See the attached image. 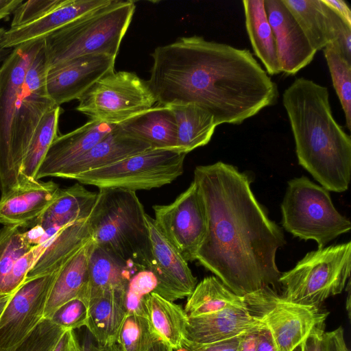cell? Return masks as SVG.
Masks as SVG:
<instances>
[{
    "label": "cell",
    "instance_id": "cell-1",
    "mask_svg": "<svg viewBox=\"0 0 351 351\" xmlns=\"http://www.w3.org/2000/svg\"><path fill=\"white\" fill-rule=\"evenodd\" d=\"M193 181L207 216L196 260L239 296L276 291L281 274L276 255L286 241L254 197L250 176L219 161L196 167Z\"/></svg>",
    "mask_w": 351,
    "mask_h": 351
},
{
    "label": "cell",
    "instance_id": "cell-2",
    "mask_svg": "<svg viewBox=\"0 0 351 351\" xmlns=\"http://www.w3.org/2000/svg\"><path fill=\"white\" fill-rule=\"evenodd\" d=\"M151 56L147 83L156 103L194 104L217 126L241 124L277 101L276 84L247 49L195 35L159 46Z\"/></svg>",
    "mask_w": 351,
    "mask_h": 351
},
{
    "label": "cell",
    "instance_id": "cell-3",
    "mask_svg": "<svg viewBox=\"0 0 351 351\" xmlns=\"http://www.w3.org/2000/svg\"><path fill=\"white\" fill-rule=\"evenodd\" d=\"M282 102L299 164L326 190L346 191L351 177V139L333 117L327 88L298 77L284 91Z\"/></svg>",
    "mask_w": 351,
    "mask_h": 351
},
{
    "label": "cell",
    "instance_id": "cell-4",
    "mask_svg": "<svg viewBox=\"0 0 351 351\" xmlns=\"http://www.w3.org/2000/svg\"><path fill=\"white\" fill-rule=\"evenodd\" d=\"M146 215L136 192L99 189L90 216L92 239L136 271L149 270L150 243Z\"/></svg>",
    "mask_w": 351,
    "mask_h": 351
},
{
    "label": "cell",
    "instance_id": "cell-5",
    "mask_svg": "<svg viewBox=\"0 0 351 351\" xmlns=\"http://www.w3.org/2000/svg\"><path fill=\"white\" fill-rule=\"evenodd\" d=\"M135 8L133 1L110 0L47 36L44 45L48 69L84 56L116 58Z\"/></svg>",
    "mask_w": 351,
    "mask_h": 351
},
{
    "label": "cell",
    "instance_id": "cell-6",
    "mask_svg": "<svg viewBox=\"0 0 351 351\" xmlns=\"http://www.w3.org/2000/svg\"><path fill=\"white\" fill-rule=\"evenodd\" d=\"M350 268V241L318 248L280 275L281 296L294 304L319 308L326 299L342 292Z\"/></svg>",
    "mask_w": 351,
    "mask_h": 351
},
{
    "label": "cell",
    "instance_id": "cell-7",
    "mask_svg": "<svg viewBox=\"0 0 351 351\" xmlns=\"http://www.w3.org/2000/svg\"><path fill=\"white\" fill-rule=\"evenodd\" d=\"M281 210L283 228L294 237L315 241L318 248L351 228L349 219L335 208L328 191L305 176L288 182Z\"/></svg>",
    "mask_w": 351,
    "mask_h": 351
},
{
    "label": "cell",
    "instance_id": "cell-8",
    "mask_svg": "<svg viewBox=\"0 0 351 351\" xmlns=\"http://www.w3.org/2000/svg\"><path fill=\"white\" fill-rule=\"evenodd\" d=\"M186 155L173 150L149 149L110 165L82 173L73 180L99 189L149 190L170 184L180 176Z\"/></svg>",
    "mask_w": 351,
    "mask_h": 351
},
{
    "label": "cell",
    "instance_id": "cell-9",
    "mask_svg": "<svg viewBox=\"0 0 351 351\" xmlns=\"http://www.w3.org/2000/svg\"><path fill=\"white\" fill-rule=\"evenodd\" d=\"M76 110L90 121L120 123L156 103L147 81L135 73L112 71L99 79L78 99Z\"/></svg>",
    "mask_w": 351,
    "mask_h": 351
},
{
    "label": "cell",
    "instance_id": "cell-10",
    "mask_svg": "<svg viewBox=\"0 0 351 351\" xmlns=\"http://www.w3.org/2000/svg\"><path fill=\"white\" fill-rule=\"evenodd\" d=\"M44 39L11 49L0 66L1 195L23 184L13 160V135L18 101L29 65Z\"/></svg>",
    "mask_w": 351,
    "mask_h": 351
},
{
    "label": "cell",
    "instance_id": "cell-11",
    "mask_svg": "<svg viewBox=\"0 0 351 351\" xmlns=\"http://www.w3.org/2000/svg\"><path fill=\"white\" fill-rule=\"evenodd\" d=\"M243 298L250 314L267 326L279 351H293L328 315L290 302L269 288Z\"/></svg>",
    "mask_w": 351,
    "mask_h": 351
},
{
    "label": "cell",
    "instance_id": "cell-12",
    "mask_svg": "<svg viewBox=\"0 0 351 351\" xmlns=\"http://www.w3.org/2000/svg\"><path fill=\"white\" fill-rule=\"evenodd\" d=\"M154 221L163 235L186 261L196 260L207 228L205 204L197 185L190 186L166 205L153 206Z\"/></svg>",
    "mask_w": 351,
    "mask_h": 351
},
{
    "label": "cell",
    "instance_id": "cell-13",
    "mask_svg": "<svg viewBox=\"0 0 351 351\" xmlns=\"http://www.w3.org/2000/svg\"><path fill=\"white\" fill-rule=\"evenodd\" d=\"M47 71L43 40L27 69L18 101L14 121L13 160L21 178L23 160L35 130L44 115L53 108L58 106L47 91Z\"/></svg>",
    "mask_w": 351,
    "mask_h": 351
},
{
    "label": "cell",
    "instance_id": "cell-14",
    "mask_svg": "<svg viewBox=\"0 0 351 351\" xmlns=\"http://www.w3.org/2000/svg\"><path fill=\"white\" fill-rule=\"evenodd\" d=\"M57 271L25 280L11 295L0 316V351H12L44 318Z\"/></svg>",
    "mask_w": 351,
    "mask_h": 351
},
{
    "label": "cell",
    "instance_id": "cell-15",
    "mask_svg": "<svg viewBox=\"0 0 351 351\" xmlns=\"http://www.w3.org/2000/svg\"><path fill=\"white\" fill-rule=\"evenodd\" d=\"M150 243L149 270L156 278V293L173 302L189 297L197 285L187 261L158 228L153 217L146 215Z\"/></svg>",
    "mask_w": 351,
    "mask_h": 351
},
{
    "label": "cell",
    "instance_id": "cell-16",
    "mask_svg": "<svg viewBox=\"0 0 351 351\" xmlns=\"http://www.w3.org/2000/svg\"><path fill=\"white\" fill-rule=\"evenodd\" d=\"M116 58L105 54L80 56L48 69L47 91L56 106L78 99L95 82L114 71Z\"/></svg>",
    "mask_w": 351,
    "mask_h": 351
},
{
    "label": "cell",
    "instance_id": "cell-17",
    "mask_svg": "<svg viewBox=\"0 0 351 351\" xmlns=\"http://www.w3.org/2000/svg\"><path fill=\"white\" fill-rule=\"evenodd\" d=\"M264 4L275 38L280 71L295 75L312 62L317 51L282 0H264Z\"/></svg>",
    "mask_w": 351,
    "mask_h": 351
},
{
    "label": "cell",
    "instance_id": "cell-18",
    "mask_svg": "<svg viewBox=\"0 0 351 351\" xmlns=\"http://www.w3.org/2000/svg\"><path fill=\"white\" fill-rule=\"evenodd\" d=\"M116 125L89 120L69 133L58 135L39 167L36 180L56 177L62 169L91 149Z\"/></svg>",
    "mask_w": 351,
    "mask_h": 351
},
{
    "label": "cell",
    "instance_id": "cell-19",
    "mask_svg": "<svg viewBox=\"0 0 351 351\" xmlns=\"http://www.w3.org/2000/svg\"><path fill=\"white\" fill-rule=\"evenodd\" d=\"M58 185L38 180L20 185L0 197V224L26 227L46 210Z\"/></svg>",
    "mask_w": 351,
    "mask_h": 351
},
{
    "label": "cell",
    "instance_id": "cell-20",
    "mask_svg": "<svg viewBox=\"0 0 351 351\" xmlns=\"http://www.w3.org/2000/svg\"><path fill=\"white\" fill-rule=\"evenodd\" d=\"M258 322L250 314L246 303L230 306L212 313L188 316L184 339L197 343L221 341L245 332Z\"/></svg>",
    "mask_w": 351,
    "mask_h": 351
},
{
    "label": "cell",
    "instance_id": "cell-21",
    "mask_svg": "<svg viewBox=\"0 0 351 351\" xmlns=\"http://www.w3.org/2000/svg\"><path fill=\"white\" fill-rule=\"evenodd\" d=\"M149 149V145L123 133L117 124L110 133L62 169L56 177L73 180L82 173L110 165Z\"/></svg>",
    "mask_w": 351,
    "mask_h": 351
},
{
    "label": "cell",
    "instance_id": "cell-22",
    "mask_svg": "<svg viewBox=\"0 0 351 351\" xmlns=\"http://www.w3.org/2000/svg\"><path fill=\"white\" fill-rule=\"evenodd\" d=\"M110 0H63L55 9L28 25L6 30L1 47L12 49L19 45L42 40L62 27L98 8Z\"/></svg>",
    "mask_w": 351,
    "mask_h": 351
},
{
    "label": "cell",
    "instance_id": "cell-23",
    "mask_svg": "<svg viewBox=\"0 0 351 351\" xmlns=\"http://www.w3.org/2000/svg\"><path fill=\"white\" fill-rule=\"evenodd\" d=\"M91 239L73 254L58 270L50 289L44 311V318L66 302L80 298L88 306V258Z\"/></svg>",
    "mask_w": 351,
    "mask_h": 351
},
{
    "label": "cell",
    "instance_id": "cell-24",
    "mask_svg": "<svg viewBox=\"0 0 351 351\" xmlns=\"http://www.w3.org/2000/svg\"><path fill=\"white\" fill-rule=\"evenodd\" d=\"M97 198V192L88 191L80 183L64 189L59 188L46 210L26 228L38 225L45 232L54 235L63 227L88 218Z\"/></svg>",
    "mask_w": 351,
    "mask_h": 351
},
{
    "label": "cell",
    "instance_id": "cell-25",
    "mask_svg": "<svg viewBox=\"0 0 351 351\" xmlns=\"http://www.w3.org/2000/svg\"><path fill=\"white\" fill-rule=\"evenodd\" d=\"M90 216L58 230L27 273L26 280L56 272L79 249L92 239Z\"/></svg>",
    "mask_w": 351,
    "mask_h": 351
},
{
    "label": "cell",
    "instance_id": "cell-26",
    "mask_svg": "<svg viewBox=\"0 0 351 351\" xmlns=\"http://www.w3.org/2000/svg\"><path fill=\"white\" fill-rule=\"evenodd\" d=\"M117 127L127 135L147 143L152 149L175 151L176 124L167 106H153L118 123Z\"/></svg>",
    "mask_w": 351,
    "mask_h": 351
},
{
    "label": "cell",
    "instance_id": "cell-27",
    "mask_svg": "<svg viewBox=\"0 0 351 351\" xmlns=\"http://www.w3.org/2000/svg\"><path fill=\"white\" fill-rule=\"evenodd\" d=\"M304 35L316 50L334 41L341 19L322 0H282Z\"/></svg>",
    "mask_w": 351,
    "mask_h": 351
},
{
    "label": "cell",
    "instance_id": "cell-28",
    "mask_svg": "<svg viewBox=\"0 0 351 351\" xmlns=\"http://www.w3.org/2000/svg\"><path fill=\"white\" fill-rule=\"evenodd\" d=\"M126 289L106 290L89 300L86 327L99 344L117 339L127 315L124 304Z\"/></svg>",
    "mask_w": 351,
    "mask_h": 351
},
{
    "label": "cell",
    "instance_id": "cell-29",
    "mask_svg": "<svg viewBox=\"0 0 351 351\" xmlns=\"http://www.w3.org/2000/svg\"><path fill=\"white\" fill-rule=\"evenodd\" d=\"M167 106L171 110L176 124V152L186 154L209 143L217 127L210 113L194 104Z\"/></svg>",
    "mask_w": 351,
    "mask_h": 351
},
{
    "label": "cell",
    "instance_id": "cell-30",
    "mask_svg": "<svg viewBox=\"0 0 351 351\" xmlns=\"http://www.w3.org/2000/svg\"><path fill=\"white\" fill-rule=\"evenodd\" d=\"M135 271L93 241L88 258L89 300L106 290L126 289Z\"/></svg>",
    "mask_w": 351,
    "mask_h": 351
},
{
    "label": "cell",
    "instance_id": "cell-31",
    "mask_svg": "<svg viewBox=\"0 0 351 351\" xmlns=\"http://www.w3.org/2000/svg\"><path fill=\"white\" fill-rule=\"evenodd\" d=\"M245 27L255 55L271 75L281 72L275 38L269 23L264 0L243 1Z\"/></svg>",
    "mask_w": 351,
    "mask_h": 351
},
{
    "label": "cell",
    "instance_id": "cell-32",
    "mask_svg": "<svg viewBox=\"0 0 351 351\" xmlns=\"http://www.w3.org/2000/svg\"><path fill=\"white\" fill-rule=\"evenodd\" d=\"M147 318L160 339L173 350H181L188 315L180 305L156 293L144 298Z\"/></svg>",
    "mask_w": 351,
    "mask_h": 351
},
{
    "label": "cell",
    "instance_id": "cell-33",
    "mask_svg": "<svg viewBox=\"0 0 351 351\" xmlns=\"http://www.w3.org/2000/svg\"><path fill=\"white\" fill-rule=\"evenodd\" d=\"M187 298L184 311L189 317L212 313L245 303L243 297L233 293L215 276L204 278Z\"/></svg>",
    "mask_w": 351,
    "mask_h": 351
},
{
    "label": "cell",
    "instance_id": "cell-34",
    "mask_svg": "<svg viewBox=\"0 0 351 351\" xmlns=\"http://www.w3.org/2000/svg\"><path fill=\"white\" fill-rule=\"evenodd\" d=\"M60 106L49 110L40 121L23 160L21 176L24 184L36 181V175L49 147L58 136Z\"/></svg>",
    "mask_w": 351,
    "mask_h": 351
},
{
    "label": "cell",
    "instance_id": "cell-35",
    "mask_svg": "<svg viewBox=\"0 0 351 351\" xmlns=\"http://www.w3.org/2000/svg\"><path fill=\"white\" fill-rule=\"evenodd\" d=\"M323 51L331 75L332 84L345 114L346 127L351 129V63L329 43Z\"/></svg>",
    "mask_w": 351,
    "mask_h": 351
},
{
    "label": "cell",
    "instance_id": "cell-36",
    "mask_svg": "<svg viewBox=\"0 0 351 351\" xmlns=\"http://www.w3.org/2000/svg\"><path fill=\"white\" fill-rule=\"evenodd\" d=\"M124 351H148L160 340L148 319L136 315H127L117 337Z\"/></svg>",
    "mask_w": 351,
    "mask_h": 351
},
{
    "label": "cell",
    "instance_id": "cell-37",
    "mask_svg": "<svg viewBox=\"0 0 351 351\" xmlns=\"http://www.w3.org/2000/svg\"><path fill=\"white\" fill-rule=\"evenodd\" d=\"M24 228L3 226L0 230V298L5 282L17 259L32 247L23 237Z\"/></svg>",
    "mask_w": 351,
    "mask_h": 351
},
{
    "label": "cell",
    "instance_id": "cell-38",
    "mask_svg": "<svg viewBox=\"0 0 351 351\" xmlns=\"http://www.w3.org/2000/svg\"><path fill=\"white\" fill-rule=\"evenodd\" d=\"M66 330L43 318L12 351H53Z\"/></svg>",
    "mask_w": 351,
    "mask_h": 351
},
{
    "label": "cell",
    "instance_id": "cell-39",
    "mask_svg": "<svg viewBox=\"0 0 351 351\" xmlns=\"http://www.w3.org/2000/svg\"><path fill=\"white\" fill-rule=\"evenodd\" d=\"M88 318V304L80 298L71 300L58 307L50 319L65 330L86 326Z\"/></svg>",
    "mask_w": 351,
    "mask_h": 351
},
{
    "label": "cell",
    "instance_id": "cell-40",
    "mask_svg": "<svg viewBox=\"0 0 351 351\" xmlns=\"http://www.w3.org/2000/svg\"><path fill=\"white\" fill-rule=\"evenodd\" d=\"M63 0H31L22 1L14 10L10 28L33 23L58 7Z\"/></svg>",
    "mask_w": 351,
    "mask_h": 351
},
{
    "label": "cell",
    "instance_id": "cell-41",
    "mask_svg": "<svg viewBox=\"0 0 351 351\" xmlns=\"http://www.w3.org/2000/svg\"><path fill=\"white\" fill-rule=\"evenodd\" d=\"M243 333L208 343H197L184 339L182 349L184 351H238Z\"/></svg>",
    "mask_w": 351,
    "mask_h": 351
},
{
    "label": "cell",
    "instance_id": "cell-42",
    "mask_svg": "<svg viewBox=\"0 0 351 351\" xmlns=\"http://www.w3.org/2000/svg\"><path fill=\"white\" fill-rule=\"evenodd\" d=\"M158 282L154 274L149 270L136 272L130 279L128 288L145 296L156 293Z\"/></svg>",
    "mask_w": 351,
    "mask_h": 351
},
{
    "label": "cell",
    "instance_id": "cell-43",
    "mask_svg": "<svg viewBox=\"0 0 351 351\" xmlns=\"http://www.w3.org/2000/svg\"><path fill=\"white\" fill-rule=\"evenodd\" d=\"M325 324L317 326L293 351H326Z\"/></svg>",
    "mask_w": 351,
    "mask_h": 351
},
{
    "label": "cell",
    "instance_id": "cell-44",
    "mask_svg": "<svg viewBox=\"0 0 351 351\" xmlns=\"http://www.w3.org/2000/svg\"><path fill=\"white\" fill-rule=\"evenodd\" d=\"M144 298L145 296L127 287L124 295L127 315H136L147 317Z\"/></svg>",
    "mask_w": 351,
    "mask_h": 351
},
{
    "label": "cell",
    "instance_id": "cell-45",
    "mask_svg": "<svg viewBox=\"0 0 351 351\" xmlns=\"http://www.w3.org/2000/svg\"><path fill=\"white\" fill-rule=\"evenodd\" d=\"M255 351H279L270 330L261 321L257 329Z\"/></svg>",
    "mask_w": 351,
    "mask_h": 351
},
{
    "label": "cell",
    "instance_id": "cell-46",
    "mask_svg": "<svg viewBox=\"0 0 351 351\" xmlns=\"http://www.w3.org/2000/svg\"><path fill=\"white\" fill-rule=\"evenodd\" d=\"M343 334L341 326L332 331L325 332L326 351H350L346 343Z\"/></svg>",
    "mask_w": 351,
    "mask_h": 351
},
{
    "label": "cell",
    "instance_id": "cell-47",
    "mask_svg": "<svg viewBox=\"0 0 351 351\" xmlns=\"http://www.w3.org/2000/svg\"><path fill=\"white\" fill-rule=\"evenodd\" d=\"M53 351H81V344L79 343L74 330H66Z\"/></svg>",
    "mask_w": 351,
    "mask_h": 351
},
{
    "label": "cell",
    "instance_id": "cell-48",
    "mask_svg": "<svg viewBox=\"0 0 351 351\" xmlns=\"http://www.w3.org/2000/svg\"><path fill=\"white\" fill-rule=\"evenodd\" d=\"M322 1L343 21L351 25V10L346 1L343 0H322Z\"/></svg>",
    "mask_w": 351,
    "mask_h": 351
},
{
    "label": "cell",
    "instance_id": "cell-49",
    "mask_svg": "<svg viewBox=\"0 0 351 351\" xmlns=\"http://www.w3.org/2000/svg\"><path fill=\"white\" fill-rule=\"evenodd\" d=\"M259 323L260 321L255 326L243 334L238 351H255L256 332Z\"/></svg>",
    "mask_w": 351,
    "mask_h": 351
},
{
    "label": "cell",
    "instance_id": "cell-50",
    "mask_svg": "<svg viewBox=\"0 0 351 351\" xmlns=\"http://www.w3.org/2000/svg\"><path fill=\"white\" fill-rule=\"evenodd\" d=\"M22 1L21 0H0V20L13 13Z\"/></svg>",
    "mask_w": 351,
    "mask_h": 351
},
{
    "label": "cell",
    "instance_id": "cell-51",
    "mask_svg": "<svg viewBox=\"0 0 351 351\" xmlns=\"http://www.w3.org/2000/svg\"><path fill=\"white\" fill-rule=\"evenodd\" d=\"M81 351H99L97 340L87 329L83 335Z\"/></svg>",
    "mask_w": 351,
    "mask_h": 351
},
{
    "label": "cell",
    "instance_id": "cell-52",
    "mask_svg": "<svg viewBox=\"0 0 351 351\" xmlns=\"http://www.w3.org/2000/svg\"><path fill=\"white\" fill-rule=\"evenodd\" d=\"M99 351H124L117 339H112L104 343L99 344Z\"/></svg>",
    "mask_w": 351,
    "mask_h": 351
},
{
    "label": "cell",
    "instance_id": "cell-53",
    "mask_svg": "<svg viewBox=\"0 0 351 351\" xmlns=\"http://www.w3.org/2000/svg\"><path fill=\"white\" fill-rule=\"evenodd\" d=\"M173 350L161 340L156 342L148 351H173Z\"/></svg>",
    "mask_w": 351,
    "mask_h": 351
},
{
    "label": "cell",
    "instance_id": "cell-54",
    "mask_svg": "<svg viewBox=\"0 0 351 351\" xmlns=\"http://www.w3.org/2000/svg\"><path fill=\"white\" fill-rule=\"evenodd\" d=\"M11 295H5V296L0 298V316L2 314L7 304L8 303L10 298L11 297Z\"/></svg>",
    "mask_w": 351,
    "mask_h": 351
},
{
    "label": "cell",
    "instance_id": "cell-55",
    "mask_svg": "<svg viewBox=\"0 0 351 351\" xmlns=\"http://www.w3.org/2000/svg\"><path fill=\"white\" fill-rule=\"evenodd\" d=\"M5 32L6 30L4 28L0 27V58H1L2 55L8 50L4 49L1 47V43L3 42Z\"/></svg>",
    "mask_w": 351,
    "mask_h": 351
}]
</instances>
